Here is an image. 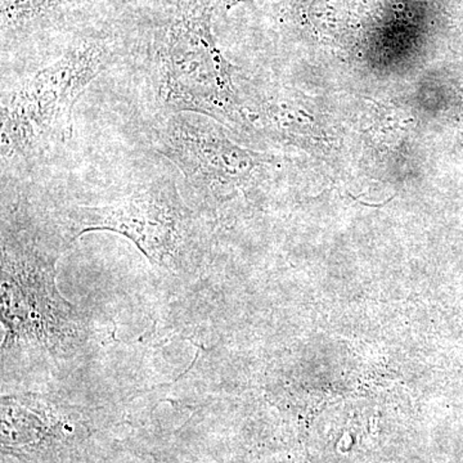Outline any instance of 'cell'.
<instances>
[{"label": "cell", "instance_id": "6da1fadb", "mask_svg": "<svg viewBox=\"0 0 463 463\" xmlns=\"http://www.w3.org/2000/svg\"><path fill=\"white\" fill-rule=\"evenodd\" d=\"M215 0H129L132 54L148 70L160 118L205 115L236 120L233 67L213 30Z\"/></svg>", "mask_w": 463, "mask_h": 463}, {"label": "cell", "instance_id": "7a4b0ae2", "mask_svg": "<svg viewBox=\"0 0 463 463\" xmlns=\"http://www.w3.org/2000/svg\"><path fill=\"white\" fill-rule=\"evenodd\" d=\"M132 53L127 7L118 16L76 38L60 56L27 72L7 90L0 108L2 173L29 170L65 147L80 97L103 72Z\"/></svg>", "mask_w": 463, "mask_h": 463}, {"label": "cell", "instance_id": "3957f363", "mask_svg": "<svg viewBox=\"0 0 463 463\" xmlns=\"http://www.w3.org/2000/svg\"><path fill=\"white\" fill-rule=\"evenodd\" d=\"M65 223L72 237L91 231L121 234L163 267L181 264L190 249V213L172 179H156L109 205L72 207Z\"/></svg>", "mask_w": 463, "mask_h": 463}, {"label": "cell", "instance_id": "277c9868", "mask_svg": "<svg viewBox=\"0 0 463 463\" xmlns=\"http://www.w3.org/2000/svg\"><path fill=\"white\" fill-rule=\"evenodd\" d=\"M127 5L128 0H0L2 61L44 51L60 56Z\"/></svg>", "mask_w": 463, "mask_h": 463}, {"label": "cell", "instance_id": "5b68a950", "mask_svg": "<svg viewBox=\"0 0 463 463\" xmlns=\"http://www.w3.org/2000/svg\"><path fill=\"white\" fill-rule=\"evenodd\" d=\"M218 8L230 9L241 3L250 2V0H215Z\"/></svg>", "mask_w": 463, "mask_h": 463}]
</instances>
